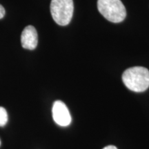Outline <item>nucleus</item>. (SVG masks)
<instances>
[{
  "label": "nucleus",
  "mask_w": 149,
  "mask_h": 149,
  "mask_svg": "<svg viewBox=\"0 0 149 149\" xmlns=\"http://www.w3.org/2000/svg\"><path fill=\"white\" fill-rule=\"evenodd\" d=\"M8 122V114L4 108L0 107V127H3Z\"/></svg>",
  "instance_id": "423d86ee"
},
{
  "label": "nucleus",
  "mask_w": 149,
  "mask_h": 149,
  "mask_svg": "<svg viewBox=\"0 0 149 149\" xmlns=\"http://www.w3.org/2000/svg\"><path fill=\"white\" fill-rule=\"evenodd\" d=\"M122 81L129 90L144 92L149 87V70L142 66L129 68L123 73Z\"/></svg>",
  "instance_id": "f257e3e1"
},
{
  "label": "nucleus",
  "mask_w": 149,
  "mask_h": 149,
  "mask_svg": "<svg viewBox=\"0 0 149 149\" xmlns=\"http://www.w3.org/2000/svg\"><path fill=\"white\" fill-rule=\"evenodd\" d=\"M5 15V9L0 4V19L3 18Z\"/></svg>",
  "instance_id": "0eeeda50"
},
{
  "label": "nucleus",
  "mask_w": 149,
  "mask_h": 149,
  "mask_svg": "<svg viewBox=\"0 0 149 149\" xmlns=\"http://www.w3.org/2000/svg\"><path fill=\"white\" fill-rule=\"evenodd\" d=\"M53 117L55 122L60 126H68L71 123V115L64 102L57 100L53 106Z\"/></svg>",
  "instance_id": "20e7f679"
},
{
  "label": "nucleus",
  "mask_w": 149,
  "mask_h": 149,
  "mask_svg": "<svg viewBox=\"0 0 149 149\" xmlns=\"http://www.w3.org/2000/svg\"><path fill=\"white\" fill-rule=\"evenodd\" d=\"M22 47L25 49L34 50L38 43V35L36 29L33 26H28L22 31L21 35Z\"/></svg>",
  "instance_id": "39448f33"
},
{
  "label": "nucleus",
  "mask_w": 149,
  "mask_h": 149,
  "mask_svg": "<svg viewBox=\"0 0 149 149\" xmlns=\"http://www.w3.org/2000/svg\"><path fill=\"white\" fill-rule=\"evenodd\" d=\"M0 146H1V140H0Z\"/></svg>",
  "instance_id": "1a4fd4ad"
},
{
  "label": "nucleus",
  "mask_w": 149,
  "mask_h": 149,
  "mask_svg": "<svg viewBox=\"0 0 149 149\" xmlns=\"http://www.w3.org/2000/svg\"><path fill=\"white\" fill-rule=\"evenodd\" d=\"M74 6L72 0H51V13L58 25L66 26L71 21Z\"/></svg>",
  "instance_id": "7ed1b4c3"
},
{
  "label": "nucleus",
  "mask_w": 149,
  "mask_h": 149,
  "mask_svg": "<svg viewBox=\"0 0 149 149\" xmlns=\"http://www.w3.org/2000/svg\"><path fill=\"white\" fill-rule=\"evenodd\" d=\"M99 12L113 23H120L124 20L126 10L121 0H98Z\"/></svg>",
  "instance_id": "f03ea898"
},
{
  "label": "nucleus",
  "mask_w": 149,
  "mask_h": 149,
  "mask_svg": "<svg viewBox=\"0 0 149 149\" xmlns=\"http://www.w3.org/2000/svg\"><path fill=\"white\" fill-rule=\"evenodd\" d=\"M103 149H117L116 147H115V146H108L107 147H105V148H104Z\"/></svg>",
  "instance_id": "6e6552de"
}]
</instances>
